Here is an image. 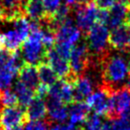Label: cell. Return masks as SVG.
Wrapping results in <instances>:
<instances>
[{
	"mask_svg": "<svg viewBox=\"0 0 130 130\" xmlns=\"http://www.w3.org/2000/svg\"><path fill=\"white\" fill-rule=\"evenodd\" d=\"M125 22L130 24V7L127 8V12H126V17H125Z\"/></svg>",
	"mask_w": 130,
	"mask_h": 130,
	"instance_id": "obj_32",
	"label": "cell"
},
{
	"mask_svg": "<svg viewBox=\"0 0 130 130\" xmlns=\"http://www.w3.org/2000/svg\"><path fill=\"white\" fill-rule=\"evenodd\" d=\"M127 12V7L122 3H116L109 10V19L107 23V27L110 29H115L120 25L124 23Z\"/></svg>",
	"mask_w": 130,
	"mask_h": 130,
	"instance_id": "obj_19",
	"label": "cell"
},
{
	"mask_svg": "<svg viewBox=\"0 0 130 130\" xmlns=\"http://www.w3.org/2000/svg\"><path fill=\"white\" fill-rule=\"evenodd\" d=\"M27 122L42 121L47 115V103L43 98L38 96L32 99V101L25 109Z\"/></svg>",
	"mask_w": 130,
	"mask_h": 130,
	"instance_id": "obj_14",
	"label": "cell"
},
{
	"mask_svg": "<svg viewBox=\"0 0 130 130\" xmlns=\"http://www.w3.org/2000/svg\"><path fill=\"white\" fill-rule=\"evenodd\" d=\"M46 103L47 115L49 117L48 122L52 121L56 122H65L66 119L69 117V109L63 102L49 97V100H47Z\"/></svg>",
	"mask_w": 130,
	"mask_h": 130,
	"instance_id": "obj_15",
	"label": "cell"
},
{
	"mask_svg": "<svg viewBox=\"0 0 130 130\" xmlns=\"http://www.w3.org/2000/svg\"><path fill=\"white\" fill-rule=\"evenodd\" d=\"M102 85L111 91L123 87L130 77V70L126 58L121 54L109 53L100 61Z\"/></svg>",
	"mask_w": 130,
	"mask_h": 130,
	"instance_id": "obj_1",
	"label": "cell"
},
{
	"mask_svg": "<svg viewBox=\"0 0 130 130\" xmlns=\"http://www.w3.org/2000/svg\"><path fill=\"white\" fill-rule=\"evenodd\" d=\"M14 92L18 98L19 105H21L22 107H27L29 103L32 101V99L36 97L35 91L30 89L29 87H27L19 80H17L15 86H14Z\"/></svg>",
	"mask_w": 130,
	"mask_h": 130,
	"instance_id": "obj_21",
	"label": "cell"
},
{
	"mask_svg": "<svg viewBox=\"0 0 130 130\" xmlns=\"http://www.w3.org/2000/svg\"><path fill=\"white\" fill-rule=\"evenodd\" d=\"M94 2L99 9L110 10L117 3V0H94Z\"/></svg>",
	"mask_w": 130,
	"mask_h": 130,
	"instance_id": "obj_28",
	"label": "cell"
},
{
	"mask_svg": "<svg viewBox=\"0 0 130 130\" xmlns=\"http://www.w3.org/2000/svg\"><path fill=\"white\" fill-rule=\"evenodd\" d=\"M73 83L75 102H86L87 98L94 92V89L101 87V83L98 82L95 74H91L89 71L77 77Z\"/></svg>",
	"mask_w": 130,
	"mask_h": 130,
	"instance_id": "obj_7",
	"label": "cell"
},
{
	"mask_svg": "<svg viewBox=\"0 0 130 130\" xmlns=\"http://www.w3.org/2000/svg\"><path fill=\"white\" fill-rule=\"evenodd\" d=\"M46 61L57 73V77L61 79H66V80L74 82L75 79L77 78L72 74L69 60L59 56L54 46L47 49V60Z\"/></svg>",
	"mask_w": 130,
	"mask_h": 130,
	"instance_id": "obj_8",
	"label": "cell"
},
{
	"mask_svg": "<svg viewBox=\"0 0 130 130\" xmlns=\"http://www.w3.org/2000/svg\"><path fill=\"white\" fill-rule=\"evenodd\" d=\"M26 122L25 109L21 105L0 110V130H22Z\"/></svg>",
	"mask_w": 130,
	"mask_h": 130,
	"instance_id": "obj_4",
	"label": "cell"
},
{
	"mask_svg": "<svg viewBox=\"0 0 130 130\" xmlns=\"http://www.w3.org/2000/svg\"><path fill=\"white\" fill-rule=\"evenodd\" d=\"M69 109L70 123L76 124L85 122L90 115V107L86 102H75L71 104Z\"/></svg>",
	"mask_w": 130,
	"mask_h": 130,
	"instance_id": "obj_17",
	"label": "cell"
},
{
	"mask_svg": "<svg viewBox=\"0 0 130 130\" xmlns=\"http://www.w3.org/2000/svg\"><path fill=\"white\" fill-rule=\"evenodd\" d=\"M22 130H49V122H44L42 121L28 122Z\"/></svg>",
	"mask_w": 130,
	"mask_h": 130,
	"instance_id": "obj_26",
	"label": "cell"
},
{
	"mask_svg": "<svg viewBox=\"0 0 130 130\" xmlns=\"http://www.w3.org/2000/svg\"><path fill=\"white\" fill-rule=\"evenodd\" d=\"M48 96L63 102L66 105H71L75 102L74 83L66 79H58L50 88Z\"/></svg>",
	"mask_w": 130,
	"mask_h": 130,
	"instance_id": "obj_11",
	"label": "cell"
},
{
	"mask_svg": "<svg viewBox=\"0 0 130 130\" xmlns=\"http://www.w3.org/2000/svg\"><path fill=\"white\" fill-rule=\"evenodd\" d=\"M70 67L74 77H79L85 74L91 65V56L85 39L78 41L72 49L69 59Z\"/></svg>",
	"mask_w": 130,
	"mask_h": 130,
	"instance_id": "obj_3",
	"label": "cell"
},
{
	"mask_svg": "<svg viewBox=\"0 0 130 130\" xmlns=\"http://www.w3.org/2000/svg\"><path fill=\"white\" fill-rule=\"evenodd\" d=\"M72 8L77 26L82 32H87L98 22L99 9L93 2L87 5H75Z\"/></svg>",
	"mask_w": 130,
	"mask_h": 130,
	"instance_id": "obj_6",
	"label": "cell"
},
{
	"mask_svg": "<svg viewBox=\"0 0 130 130\" xmlns=\"http://www.w3.org/2000/svg\"><path fill=\"white\" fill-rule=\"evenodd\" d=\"M47 16H52L61 5V0H43Z\"/></svg>",
	"mask_w": 130,
	"mask_h": 130,
	"instance_id": "obj_25",
	"label": "cell"
},
{
	"mask_svg": "<svg viewBox=\"0 0 130 130\" xmlns=\"http://www.w3.org/2000/svg\"><path fill=\"white\" fill-rule=\"evenodd\" d=\"M37 68L41 84H44V85L48 86L49 88H51L58 80L59 77H57V73L54 71L53 68L48 63L43 62L38 65Z\"/></svg>",
	"mask_w": 130,
	"mask_h": 130,
	"instance_id": "obj_20",
	"label": "cell"
},
{
	"mask_svg": "<svg viewBox=\"0 0 130 130\" xmlns=\"http://www.w3.org/2000/svg\"><path fill=\"white\" fill-rule=\"evenodd\" d=\"M14 52H10L6 49H0V67L4 66L12 59Z\"/></svg>",
	"mask_w": 130,
	"mask_h": 130,
	"instance_id": "obj_27",
	"label": "cell"
},
{
	"mask_svg": "<svg viewBox=\"0 0 130 130\" xmlns=\"http://www.w3.org/2000/svg\"><path fill=\"white\" fill-rule=\"evenodd\" d=\"M50 130H84L81 126H76L75 124H62V123H56L51 127Z\"/></svg>",
	"mask_w": 130,
	"mask_h": 130,
	"instance_id": "obj_29",
	"label": "cell"
},
{
	"mask_svg": "<svg viewBox=\"0 0 130 130\" xmlns=\"http://www.w3.org/2000/svg\"><path fill=\"white\" fill-rule=\"evenodd\" d=\"M119 1H120V3L123 4L124 6H126L127 8L130 7V0H119Z\"/></svg>",
	"mask_w": 130,
	"mask_h": 130,
	"instance_id": "obj_33",
	"label": "cell"
},
{
	"mask_svg": "<svg viewBox=\"0 0 130 130\" xmlns=\"http://www.w3.org/2000/svg\"><path fill=\"white\" fill-rule=\"evenodd\" d=\"M106 25L96 23L84 38L89 50L91 61L100 65V61L109 53V30Z\"/></svg>",
	"mask_w": 130,
	"mask_h": 130,
	"instance_id": "obj_2",
	"label": "cell"
},
{
	"mask_svg": "<svg viewBox=\"0 0 130 130\" xmlns=\"http://www.w3.org/2000/svg\"><path fill=\"white\" fill-rule=\"evenodd\" d=\"M0 42L3 49H6L10 52H16L23 44L24 40L15 30L12 29L0 34Z\"/></svg>",
	"mask_w": 130,
	"mask_h": 130,
	"instance_id": "obj_18",
	"label": "cell"
},
{
	"mask_svg": "<svg viewBox=\"0 0 130 130\" xmlns=\"http://www.w3.org/2000/svg\"><path fill=\"white\" fill-rule=\"evenodd\" d=\"M17 75H18V80L29 87L30 89L35 91L36 93L37 87L40 84L37 66L23 62L18 69Z\"/></svg>",
	"mask_w": 130,
	"mask_h": 130,
	"instance_id": "obj_13",
	"label": "cell"
},
{
	"mask_svg": "<svg viewBox=\"0 0 130 130\" xmlns=\"http://www.w3.org/2000/svg\"><path fill=\"white\" fill-rule=\"evenodd\" d=\"M24 12L31 21L41 22L47 16L43 0H27L24 6Z\"/></svg>",
	"mask_w": 130,
	"mask_h": 130,
	"instance_id": "obj_16",
	"label": "cell"
},
{
	"mask_svg": "<svg viewBox=\"0 0 130 130\" xmlns=\"http://www.w3.org/2000/svg\"><path fill=\"white\" fill-rule=\"evenodd\" d=\"M54 47L59 56L69 60L71 53H72V49H73V45L66 43V42H56Z\"/></svg>",
	"mask_w": 130,
	"mask_h": 130,
	"instance_id": "obj_24",
	"label": "cell"
},
{
	"mask_svg": "<svg viewBox=\"0 0 130 130\" xmlns=\"http://www.w3.org/2000/svg\"><path fill=\"white\" fill-rule=\"evenodd\" d=\"M92 3V0H77L76 5H87Z\"/></svg>",
	"mask_w": 130,
	"mask_h": 130,
	"instance_id": "obj_30",
	"label": "cell"
},
{
	"mask_svg": "<svg viewBox=\"0 0 130 130\" xmlns=\"http://www.w3.org/2000/svg\"><path fill=\"white\" fill-rule=\"evenodd\" d=\"M2 21H3V10L0 5V22H2Z\"/></svg>",
	"mask_w": 130,
	"mask_h": 130,
	"instance_id": "obj_34",
	"label": "cell"
},
{
	"mask_svg": "<svg viewBox=\"0 0 130 130\" xmlns=\"http://www.w3.org/2000/svg\"><path fill=\"white\" fill-rule=\"evenodd\" d=\"M111 92L113 91L102 85L87 98L86 103L88 104L90 109L95 112V114L106 118L109 109V97Z\"/></svg>",
	"mask_w": 130,
	"mask_h": 130,
	"instance_id": "obj_9",
	"label": "cell"
},
{
	"mask_svg": "<svg viewBox=\"0 0 130 130\" xmlns=\"http://www.w3.org/2000/svg\"><path fill=\"white\" fill-rule=\"evenodd\" d=\"M109 45L122 53L130 51V24L122 23L119 27L112 30L109 35Z\"/></svg>",
	"mask_w": 130,
	"mask_h": 130,
	"instance_id": "obj_10",
	"label": "cell"
},
{
	"mask_svg": "<svg viewBox=\"0 0 130 130\" xmlns=\"http://www.w3.org/2000/svg\"><path fill=\"white\" fill-rule=\"evenodd\" d=\"M127 62H128V67H129L130 70V51L128 52V60H127Z\"/></svg>",
	"mask_w": 130,
	"mask_h": 130,
	"instance_id": "obj_35",
	"label": "cell"
},
{
	"mask_svg": "<svg viewBox=\"0 0 130 130\" xmlns=\"http://www.w3.org/2000/svg\"><path fill=\"white\" fill-rule=\"evenodd\" d=\"M0 105L3 107H12L19 105V101L15 92H12L11 89L0 92Z\"/></svg>",
	"mask_w": 130,
	"mask_h": 130,
	"instance_id": "obj_22",
	"label": "cell"
},
{
	"mask_svg": "<svg viewBox=\"0 0 130 130\" xmlns=\"http://www.w3.org/2000/svg\"><path fill=\"white\" fill-rule=\"evenodd\" d=\"M65 4L69 5V6H71V7H73V6H75L76 5V3H77V0H64Z\"/></svg>",
	"mask_w": 130,
	"mask_h": 130,
	"instance_id": "obj_31",
	"label": "cell"
},
{
	"mask_svg": "<svg viewBox=\"0 0 130 130\" xmlns=\"http://www.w3.org/2000/svg\"><path fill=\"white\" fill-rule=\"evenodd\" d=\"M81 37V31L74 25L72 15L68 17L57 28L56 32V42H66L71 45L77 44Z\"/></svg>",
	"mask_w": 130,
	"mask_h": 130,
	"instance_id": "obj_12",
	"label": "cell"
},
{
	"mask_svg": "<svg viewBox=\"0 0 130 130\" xmlns=\"http://www.w3.org/2000/svg\"><path fill=\"white\" fill-rule=\"evenodd\" d=\"M130 109V90L127 86L111 92L109 97V109L106 118L116 120Z\"/></svg>",
	"mask_w": 130,
	"mask_h": 130,
	"instance_id": "obj_5",
	"label": "cell"
},
{
	"mask_svg": "<svg viewBox=\"0 0 130 130\" xmlns=\"http://www.w3.org/2000/svg\"><path fill=\"white\" fill-rule=\"evenodd\" d=\"M84 123L86 130H102V127L103 125L101 116L97 114L89 115V117L87 118Z\"/></svg>",
	"mask_w": 130,
	"mask_h": 130,
	"instance_id": "obj_23",
	"label": "cell"
},
{
	"mask_svg": "<svg viewBox=\"0 0 130 130\" xmlns=\"http://www.w3.org/2000/svg\"><path fill=\"white\" fill-rule=\"evenodd\" d=\"M126 86H127L128 89L130 90V77H129V78H128V80H127V84H126Z\"/></svg>",
	"mask_w": 130,
	"mask_h": 130,
	"instance_id": "obj_36",
	"label": "cell"
}]
</instances>
